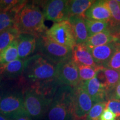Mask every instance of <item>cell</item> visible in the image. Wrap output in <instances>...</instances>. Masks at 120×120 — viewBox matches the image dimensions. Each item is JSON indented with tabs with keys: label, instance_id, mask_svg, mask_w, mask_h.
<instances>
[{
	"label": "cell",
	"instance_id": "6da1fadb",
	"mask_svg": "<svg viewBox=\"0 0 120 120\" xmlns=\"http://www.w3.org/2000/svg\"><path fill=\"white\" fill-rule=\"evenodd\" d=\"M45 20L43 12L36 1H27L16 14L14 27L20 34L39 36L45 34L48 30L45 24Z\"/></svg>",
	"mask_w": 120,
	"mask_h": 120
},
{
	"label": "cell",
	"instance_id": "7a4b0ae2",
	"mask_svg": "<svg viewBox=\"0 0 120 120\" xmlns=\"http://www.w3.org/2000/svg\"><path fill=\"white\" fill-rule=\"evenodd\" d=\"M57 64L36 53L24 61L22 77L31 87L56 79Z\"/></svg>",
	"mask_w": 120,
	"mask_h": 120
},
{
	"label": "cell",
	"instance_id": "3957f363",
	"mask_svg": "<svg viewBox=\"0 0 120 120\" xmlns=\"http://www.w3.org/2000/svg\"><path fill=\"white\" fill-rule=\"evenodd\" d=\"M74 88L60 85L46 113L47 120H73L72 97Z\"/></svg>",
	"mask_w": 120,
	"mask_h": 120
},
{
	"label": "cell",
	"instance_id": "277c9868",
	"mask_svg": "<svg viewBox=\"0 0 120 120\" xmlns=\"http://www.w3.org/2000/svg\"><path fill=\"white\" fill-rule=\"evenodd\" d=\"M38 53L57 64L72 58V49L58 44L46 37L45 34L37 39L36 54Z\"/></svg>",
	"mask_w": 120,
	"mask_h": 120
},
{
	"label": "cell",
	"instance_id": "5b68a950",
	"mask_svg": "<svg viewBox=\"0 0 120 120\" xmlns=\"http://www.w3.org/2000/svg\"><path fill=\"white\" fill-rule=\"evenodd\" d=\"M24 106L26 113L34 120H41L46 115L52 101L31 88L23 91Z\"/></svg>",
	"mask_w": 120,
	"mask_h": 120
},
{
	"label": "cell",
	"instance_id": "8992f818",
	"mask_svg": "<svg viewBox=\"0 0 120 120\" xmlns=\"http://www.w3.org/2000/svg\"><path fill=\"white\" fill-rule=\"evenodd\" d=\"M25 113L23 92L12 91L0 96V113L8 120Z\"/></svg>",
	"mask_w": 120,
	"mask_h": 120
},
{
	"label": "cell",
	"instance_id": "52a82bcc",
	"mask_svg": "<svg viewBox=\"0 0 120 120\" xmlns=\"http://www.w3.org/2000/svg\"><path fill=\"white\" fill-rule=\"evenodd\" d=\"M45 34L52 41L71 49L76 45L72 28L68 20L55 23Z\"/></svg>",
	"mask_w": 120,
	"mask_h": 120
},
{
	"label": "cell",
	"instance_id": "ba28073f",
	"mask_svg": "<svg viewBox=\"0 0 120 120\" xmlns=\"http://www.w3.org/2000/svg\"><path fill=\"white\" fill-rule=\"evenodd\" d=\"M93 105L92 99L80 84L74 88L72 106L73 120H85Z\"/></svg>",
	"mask_w": 120,
	"mask_h": 120
},
{
	"label": "cell",
	"instance_id": "9c48e42d",
	"mask_svg": "<svg viewBox=\"0 0 120 120\" xmlns=\"http://www.w3.org/2000/svg\"><path fill=\"white\" fill-rule=\"evenodd\" d=\"M41 4L45 19L55 22H62L68 19V1L66 0H50L38 1Z\"/></svg>",
	"mask_w": 120,
	"mask_h": 120
},
{
	"label": "cell",
	"instance_id": "30bf717a",
	"mask_svg": "<svg viewBox=\"0 0 120 120\" xmlns=\"http://www.w3.org/2000/svg\"><path fill=\"white\" fill-rule=\"evenodd\" d=\"M56 79L61 85L75 88L81 83L77 64L72 58L57 64Z\"/></svg>",
	"mask_w": 120,
	"mask_h": 120
},
{
	"label": "cell",
	"instance_id": "8fae6325",
	"mask_svg": "<svg viewBox=\"0 0 120 120\" xmlns=\"http://www.w3.org/2000/svg\"><path fill=\"white\" fill-rule=\"evenodd\" d=\"M38 37L31 34H20L17 38L19 58L25 61L36 52Z\"/></svg>",
	"mask_w": 120,
	"mask_h": 120
},
{
	"label": "cell",
	"instance_id": "7c38bea8",
	"mask_svg": "<svg viewBox=\"0 0 120 120\" xmlns=\"http://www.w3.org/2000/svg\"><path fill=\"white\" fill-rule=\"evenodd\" d=\"M120 42H113L108 44L88 49L97 66L105 67L116 52Z\"/></svg>",
	"mask_w": 120,
	"mask_h": 120
},
{
	"label": "cell",
	"instance_id": "4fadbf2b",
	"mask_svg": "<svg viewBox=\"0 0 120 120\" xmlns=\"http://www.w3.org/2000/svg\"><path fill=\"white\" fill-rule=\"evenodd\" d=\"M80 85L92 99L94 104L105 102V99L107 97V90L97 77L86 81L81 82Z\"/></svg>",
	"mask_w": 120,
	"mask_h": 120
},
{
	"label": "cell",
	"instance_id": "5bb4252c",
	"mask_svg": "<svg viewBox=\"0 0 120 120\" xmlns=\"http://www.w3.org/2000/svg\"><path fill=\"white\" fill-rule=\"evenodd\" d=\"M96 77L105 86L107 94L120 82V72L103 66L97 67Z\"/></svg>",
	"mask_w": 120,
	"mask_h": 120
},
{
	"label": "cell",
	"instance_id": "9a60e30c",
	"mask_svg": "<svg viewBox=\"0 0 120 120\" xmlns=\"http://www.w3.org/2000/svg\"><path fill=\"white\" fill-rule=\"evenodd\" d=\"M85 16V19L91 20L109 22L111 13L106 1H94L86 11Z\"/></svg>",
	"mask_w": 120,
	"mask_h": 120
},
{
	"label": "cell",
	"instance_id": "2e32d148",
	"mask_svg": "<svg viewBox=\"0 0 120 120\" xmlns=\"http://www.w3.org/2000/svg\"><path fill=\"white\" fill-rule=\"evenodd\" d=\"M72 60L77 65L97 67L94 58L85 45H76L72 49Z\"/></svg>",
	"mask_w": 120,
	"mask_h": 120
},
{
	"label": "cell",
	"instance_id": "e0dca14e",
	"mask_svg": "<svg viewBox=\"0 0 120 120\" xmlns=\"http://www.w3.org/2000/svg\"><path fill=\"white\" fill-rule=\"evenodd\" d=\"M68 21L72 28L76 45H85L88 38L85 19L78 16H71L68 18Z\"/></svg>",
	"mask_w": 120,
	"mask_h": 120
},
{
	"label": "cell",
	"instance_id": "ac0fdd59",
	"mask_svg": "<svg viewBox=\"0 0 120 120\" xmlns=\"http://www.w3.org/2000/svg\"><path fill=\"white\" fill-rule=\"evenodd\" d=\"M24 61L17 59L6 64H0V75L8 79H16L22 76Z\"/></svg>",
	"mask_w": 120,
	"mask_h": 120
},
{
	"label": "cell",
	"instance_id": "d6986e66",
	"mask_svg": "<svg viewBox=\"0 0 120 120\" xmlns=\"http://www.w3.org/2000/svg\"><path fill=\"white\" fill-rule=\"evenodd\" d=\"M94 1L93 0H72L68 1V13L69 17L78 16L85 19V12Z\"/></svg>",
	"mask_w": 120,
	"mask_h": 120
},
{
	"label": "cell",
	"instance_id": "ffe728a7",
	"mask_svg": "<svg viewBox=\"0 0 120 120\" xmlns=\"http://www.w3.org/2000/svg\"><path fill=\"white\" fill-rule=\"evenodd\" d=\"M113 42H117V40L111 34L109 30H107L89 37L85 45L88 49H90Z\"/></svg>",
	"mask_w": 120,
	"mask_h": 120
},
{
	"label": "cell",
	"instance_id": "44dd1931",
	"mask_svg": "<svg viewBox=\"0 0 120 120\" xmlns=\"http://www.w3.org/2000/svg\"><path fill=\"white\" fill-rule=\"evenodd\" d=\"M88 38L94 34L109 30V23L107 21H95L85 19Z\"/></svg>",
	"mask_w": 120,
	"mask_h": 120
},
{
	"label": "cell",
	"instance_id": "7402d4cb",
	"mask_svg": "<svg viewBox=\"0 0 120 120\" xmlns=\"http://www.w3.org/2000/svg\"><path fill=\"white\" fill-rule=\"evenodd\" d=\"M19 59L17 51V42L15 40L0 52V64H6Z\"/></svg>",
	"mask_w": 120,
	"mask_h": 120
},
{
	"label": "cell",
	"instance_id": "603a6c76",
	"mask_svg": "<svg viewBox=\"0 0 120 120\" xmlns=\"http://www.w3.org/2000/svg\"><path fill=\"white\" fill-rule=\"evenodd\" d=\"M20 33L14 26L0 34V52L17 40Z\"/></svg>",
	"mask_w": 120,
	"mask_h": 120
},
{
	"label": "cell",
	"instance_id": "cb8c5ba5",
	"mask_svg": "<svg viewBox=\"0 0 120 120\" xmlns=\"http://www.w3.org/2000/svg\"><path fill=\"white\" fill-rule=\"evenodd\" d=\"M17 13L16 8L8 11H0V34L14 26Z\"/></svg>",
	"mask_w": 120,
	"mask_h": 120
},
{
	"label": "cell",
	"instance_id": "d4e9b609",
	"mask_svg": "<svg viewBox=\"0 0 120 120\" xmlns=\"http://www.w3.org/2000/svg\"><path fill=\"white\" fill-rule=\"evenodd\" d=\"M77 66L81 82L90 80L93 78L96 77L97 67H97H93L85 65Z\"/></svg>",
	"mask_w": 120,
	"mask_h": 120
},
{
	"label": "cell",
	"instance_id": "484cf974",
	"mask_svg": "<svg viewBox=\"0 0 120 120\" xmlns=\"http://www.w3.org/2000/svg\"><path fill=\"white\" fill-rule=\"evenodd\" d=\"M106 102H101L94 104L88 112L85 120H100L103 111L106 106Z\"/></svg>",
	"mask_w": 120,
	"mask_h": 120
},
{
	"label": "cell",
	"instance_id": "4316f807",
	"mask_svg": "<svg viewBox=\"0 0 120 120\" xmlns=\"http://www.w3.org/2000/svg\"><path fill=\"white\" fill-rule=\"evenodd\" d=\"M26 1L19 0H0V11H8L17 8Z\"/></svg>",
	"mask_w": 120,
	"mask_h": 120
},
{
	"label": "cell",
	"instance_id": "83f0119b",
	"mask_svg": "<svg viewBox=\"0 0 120 120\" xmlns=\"http://www.w3.org/2000/svg\"><path fill=\"white\" fill-rule=\"evenodd\" d=\"M105 67H107L120 72V43L116 52Z\"/></svg>",
	"mask_w": 120,
	"mask_h": 120
},
{
	"label": "cell",
	"instance_id": "f1b7e54d",
	"mask_svg": "<svg viewBox=\"0 0 120 120\" xmlns=\"http://www.w3.org/2000/svg\"><path fill=\"white\" fill-rule=\"evenodd\" d=\"M105 108L115 113L117 117L120 118V100L109 99L106 102Z\"/></svg>",
	"mask_w": 120,
	"mask_h": 120
},
{
	"label": "cell",
	"instance_id": "f546056e",
	"mask_svg": "<svg viewBox=\"0 0 120 120\" xmlns=\"http://www.w3.org/2000/svg\"><path fill=\"white\" fill-rule=\"evenodd\" d=\"M116 117V115L115 113L109 109L105 108L100 116V120H115Z\"/></svg>",
	"mask_w": 120,
	"mask_h": 120
},
{
	"label": "cell",
	"instance_id": "4dcf8cb0",
	"mask_svg": "<svg viewBox=\"0 0 120 120\" xmlns=\"http://www.w3.org/2000/svg\"><path fill=\"white\" fill-rule=\"evenodd\" d=\"M112 92V94L109 95V97H110V99H116V100H120V82L117 86L114 88L110 92Z\"/></svg>",
	"mask_w": 120,
	"mask_h": 120
},
{
	"label": "cell",
	"instance_id": "1f68e13d",
	"mask_svg": "<svg viewBox=\"0 0 120 120\" xmlns=\"http://www.w3.org/2000/svg\"><path fill=\"white\" fill-rule=\"evenodd\" d=\"M11 120H34L32 118L30 117L27 113L20 114L15 117L13 119Z\"/></svg>",
	"mask_w": 120,
	"mask_h": 120
},
{
	"label": "cell",
	"instance_id": "d6a6232c",
	"mask_svg": "<svg viewBox=\"0 0 120 120\" xmlns=\"http://www.w3.org/2000/svg\"><path fill=\"white\" fill-rule=\"evenodd\" d=\"M117 39V42H120V32L119 33H118L117 34H116V35L114 36Z\"/></svg>",
	"mask_w": 120,
	"mask_h": 120
},
{
	"label": "cell",
	"instance_id": "836d02e7",
	"mask_svg": "<svg viewBox=\"0 0 120 120\" xmlns=\"http://www.w3.org/2000/svg\"><path fill=\"white\" fill-rule=\"evenodd\" d=\"M0 120H10L7 118L6 117H5L2 114L0 113Z\"/></svg>",
	"mask_w": 120,
	"mask_h": 120
},
{
	"label": "cell",
	"instance_id": "e575fe53",
	"mask_svg": "<svg viewBox=\"0 0 120 120\" xmlns=\"http://www.w3.org/2000/svg\"><path fill=\"white\" fill-rule=\"evenodd\" d=\"M120 32V28H119V30H118V32H117V34H118V33H119ZM116 34H115V35H116ZM115 35H114L113 36H115Z\"/></svg>",
	"mask_w": 120,
	"mask_h": 120
},
{
	"label": "cell",
	"instance_id": "d590c367",
	"mask_svg": "<svg viewBox=\"0 0 120 120\" xmlns=\"http://www.w3.org/2000/svg\"></svg>",
	"mask_w": 120,
	"mask_h": 120
},
{
	"label": "cell",
	"instance_id": "8d00e7d4",
	"mask_svg": "<svg viewBox=\"0 0 120 120\" xmlns=\"http://www.w3.org/2000/svg\"></svg>",
	"mask_w": 120,
	"mask_h": 120
}]
</instances>
